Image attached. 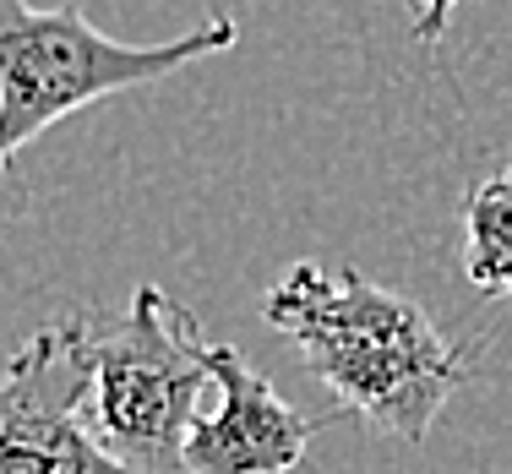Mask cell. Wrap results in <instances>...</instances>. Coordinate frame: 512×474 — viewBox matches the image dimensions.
<instances>
[{
  "label": "cell",
  "mask_w": 512,
  "mask_h": 474,
  "mask_svg": "<svg viewBox=\"0 0 512 474\" xmlns=\"http://www.w3.org/2000/svg\"><path fill=\"white\" fill-rule=\"evenodd\" d=\"M273 333L306 355L316 382L365 425L420 447L447 398L469 382V344L442 338L431 311L355 267L295 262L262 300Z\"/></svg>",
  "instance_id": "obj_1"
},
{
  "label": "cell",
  "mask_w": 512,
  "mask_h": 474,
  "mask_svg": "<svg viewBox=\"0 0 512 474\" xmlns=\"http://www.w3.org/2000/svg\"><path fill=\"white\" fill-rule=\"evenodd\" d=\"M240 44V22L213 11L197 28L164 44H126L93 28L82 6H50L33 0H0V164L28 148L33 137L77 109L131 93L191 60H213Z\"/></svg>",
  "instance_id": "obj_2"
},
{
  "label": "cell",
  "mask_w": 512,
  "mask_h": 474,
  "mask_svg": "<svg viewBox=\"0 0 512 474\" xmlns=\"http://www.w3.org/2000/svg\"><path fill=\"white\" fill-rule=\"evenodd\" d=\"M207 382L213 344L197 316L158 284H142L126 322L93 338V431L131 474H180Z\"/></svg>",
  "instance_id": "obj_3"
},
{
  "label": "cell",
  "mask_w": 512,
  "mask_h": 474,
  "mask_svg": "<svg viewBox=\"0 0 512 474\" xmlns=\"http://www.w3.org/2000/svg\"><path fill=\"white\" fill-rule=\"evenodd\" d=\"M93 333L55 316L0 371V474H131L88 425Z\"/></svg>",
  "instance_id": "obj_4"
},
{
  "label": "cell",
  "mask_w": 512,
  "mask_h": 474,
  "mask_svg": "<svg viewBox=\"0 0 512 474\" xmlns=\"http://www.w3.org/2000/svg\"><path fill=\"white\" fill-rule=\"evenodd\" d=\"M213 409H202L180 474H289L306 464L311 436L327 420H306L240 349L213 344Z\"/></svg>",
  "instance_id": "obj_5"
},
{
  "label": "cell",
  "mask_w": 512,
  "mask_h": 474,
  "mask_svg": "<svg viewBox=\"0 0 512 474\" xmlns=\"http://www.w3.org/2000/svg\"><path fill=\"white\" fill-rule=\"evenodd\" d=\"M463 278L480 295L512 300V158L463 197Z\"/></svg>",
  "instance_id": "obj_6"
},
{
  "label": "cell",
  "mask_w": 512,
  "mask_h": 474,
  "mask_svg": "<svg viewBox=\"0 0 512 474\" xmlns=\"http://www.w3.org/2000/svg\"><path fill=\"white\" fill-rule=\"evenodd\" d=\"M458 0H409V17H414V39L420 44H436L447 33V22H453Z\"/></svg>",
  "instance_id": "obj_7"
},
{
  "label": "cell",
  "mask_w": 512,
  "mask_h": 474,
  "mask_svg": "<svg viewBox=\"0 0 512 474\" xmlns=\"http://www.w3.org/2000/svg\"><path fill=\"white\" fill-rule=\"evenodd\" d=\"M0 180H6V164H0Z\"/></svg>",
  "instance_id": "obj_8"
}]
</instances>
